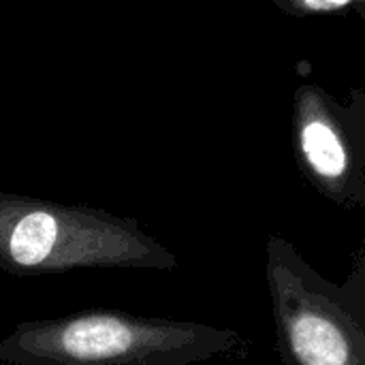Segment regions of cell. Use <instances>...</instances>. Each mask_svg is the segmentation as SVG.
<instances>
[{"label": "cell", "instance_id": "obj_1", "mask_svg": "<svg viewBox=\"0 0 365 365\" xmlns=\"http://www.w3.org/2000/svg\"><path fill=\"white\" fill-rule=\"evenodd\" d=\"M237 344L233 329L94 308L15 325L0 340V364L192 365Z\"/></svg>", "mask_w": 365, "mask_h": 365}, {"label": "cell", "instance_id": "obj_3", "mask_svg": "<svg viewBox=\"0 0 365 365\" xmlns=\"http://www.w3.org/2000/svg\"><path fill=\"white\" fill-rule=\"evenodd\" d=\"M265 278L289 365H365V265L344 284L323 278L280 235L265 246Z\"/></svg>", "mask_w": 365, "mask_h": 365}, {"label": "cell", "instance_id": "obj_4", "mask_svg": "<svg viewBox=\"0 0 365 365\" xmlns=\"http://www.w3.org/2000/svg\"><path fill=\"white\" fill-rule=\"evenodd\" d=\"M308 6L319 9V11H327V9H338L342 4H346L349 0H306Z\"/></svg>", "mask_w": 365, "mask_h": 365}, {"label": "cell", "instance_id": "obj_2", "mask_svg": "<svg viewBox=\"0 0 365 365\" xmlns=\"http://www.w3.org/2000/svg\"><path fill=\"white\" fill-rule=\"evenodd\" d=\"M175 267L178 257L135 218L0 192V269L6 274Z\"/></svg>", "mask_w": 365, "mask_h": 365}]
</instances>
